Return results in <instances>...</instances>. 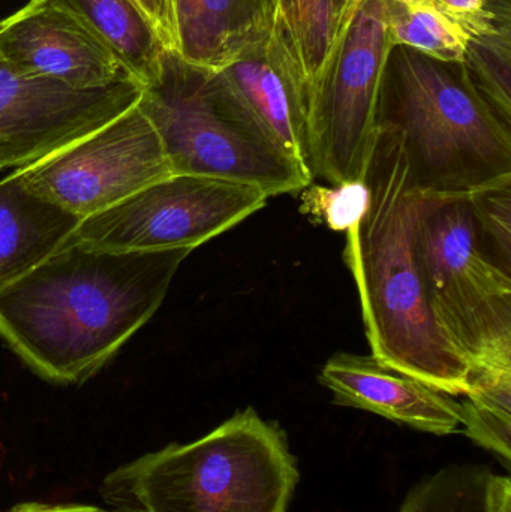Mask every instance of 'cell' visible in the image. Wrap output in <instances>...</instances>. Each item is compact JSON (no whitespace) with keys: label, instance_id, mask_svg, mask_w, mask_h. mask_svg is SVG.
I'll use <instances>...</instances> for the list:
<instances>
[{"label":"cell","instance_id":"30bf717a","mask_svg":"<svg viewBox=\"0 0 511 512\" xmlns=\"http://www.w3.org/2000/svg\"><path fill=\"white\" fill-rule=\"evenodd\" d=\"M141 90L129 77L74 89L0 60V164L21 170L65 149L137 105Z\"/></svg>","mask_w":511,"mask_h":512},{"label":"cell","instance_id":"277c9868","mask_svg":"<svg viewBox=\"0 0 511 512\" xmlns=\"http://www.w3.org/2000/svg\"><path fill=\"white\" fill-rule=\"evenodd\" d=\"M378 128L398 138L411 188L420 194H468L511 176V126L480 95L464 65L393 47Z\"/></svg>","mask_w":511,"mask_h":512},{"label":"cell","instance_id":"ac0fdd59","mask_svg":"<svg viewBox=\"0 0 511 512\" xmlns=\"http://www.w3.org/2000/svg\"><path fill=\"white\" fill-rule=\"evenodd\" d=\"M393 47H405L438 62L462 65L467 35L434 0H383Z\"/></svg>","mask_w":511,"mask_h":512},{"label":"cell","instance_id":"603a6c76","mask_svg":"<svg viewBox=\"0 0 511 512\" xmlns=\"http://www.w3.org/2000/svg\"><path fill=\"white\" fill-rule=\"evenodd\" d=\"M461 426L468 438L503 457L509 465L511 414L488 408L465 397L464 402H461Z\"/></svg>","mask_w":511,"mask_h":512},{"label":"cell","instance_id":"7a4b0ae2","mask_svg":"<svg viewBox=\"0 0 511 512\" xmlns=\"http://www.w3.org/2000/svg\"><path fill=\"white\" fill-rule=\"evenodd\" d=\"M365 182L369 207L347 231L353 274L372 357L450 394L465 396L471 367L438 324L416 248L417 191L398 138L378 128Z\"/></svg>","mask_w":511,"mask_h":512},{"label":"cell","instance_id":"f1b7e54d","mask_svg":"<svg viewBox=\"0 0 511 512\" xmlns=\"http://www.w3.org/2000/svg\"><path fill=\"white\" fill-rule=\"evenodd\" d=\"M6 23H8V18H3V20H0V30L6 26Z\"/></svg>","mask_w":511,"mask_h":512},{"label":"cell","instance_id":"9c48e42d","mask_svg":"<svg viewBox=\"0 0 511 512\" xmlns=\"http://www.w3.org/2000/svg\"><path fill=\"white\" fill-rule=\"evenodd\" d=\"M20 173L32 194L83 221L171 176L173 170L152 123L134 105Z\"/></svg>","mask_w":511,"mask_h":512},{"label":"cell","instance_id":"44dd1931","mask_svg":"<svg viewBox=\"0 0 511 512\" xmlns=\"http://www.w3.org/2000/svg\"><path fill=\"white\" fill-rule=\"evenodd\" d=\"M468 203L480 248L511 274V176L468 192Z\"/></svg>","mask_w":511,"mask_h":512},{"label":"cell","instance_id":"4316f807","mask_svg":"<svg viewBox=\"0 0 511 512\" xmlns=\"http://www.w3.org/2000/svg\"><path fill=\"white\" fill-rule=\"evenodd\" d=\"M362 2L363 0H332V24L335 41L341 35L342 30L350 23L351 18L356 14L357 8H359Z\"/></svg>","mask_w":511,"mask_h":512},{"label":"cell","instance_id":"7c38bea8","mask_svg":"<svg viewBox=\"0 0 511 512\" xmlns=\"http://www.w3.org/2000/svg\"><path fill=\"white\" fill-rule=\"evenodd\" d=\"M213 74L260 131L311 173L305 93L275 33Z\"/></svg>","mask_w":511,"mask_h":512},{"label":"cell","instance_id":"5bb4252c","mask_svg":"<svg viewBox=\"0 0 511 512\" xmlns=\"http://www.w3.org/2000/svg\"><path fill=\"white\" fill-rule=\"evenodd\" d=\"M279 0H171L176 50L216 71L272 35Z\"/></svg>","mask_w":511,"mask_h":512},{"label":"cell","instance_id":"2e32d148","mask_svg":"<svg viewBox=\"0 0 511 512\" xmlns=\"http://www.w3.org/2000/svg\"><path fill=\"white\" fill-rule=\"evenodd\" d=\"M77 18L141 84L152 83L167 48L134 0H50Z\"/></svg>","mask_w":511,"mask_h":512},{"label":"cell","instance_id":"d6986e66","mask_svg":"<svg viewBox=\"0 0 511 512\" xmlns=\"http://www.w3.org/2000/svg\"><path fill=\"white\" fill-rule=\"evenodd\" d=\"M462 65L492 110L511 126V6L488 32L468 38Z\"/></svg>","mask_w":511,"mask_h":512},{"label":"cell","instance_id":"ba28073f","mask_svg":"<svg viewBox=\"0 0 511 512\" xmlns=\"http://www.w3.org/2000/svg\"><path fill=\"white\" fill-rule=\"evenodd\" d=\"M267 200L255 186L171 174L83 219L72 239L104 251H194L263 209Z\"/></svg>","mask_w":511,"mask_h":512},{"label":"cell","instance_id":"9a60e30c","mask_svg":"<svg viewBox=\"0 0 511 512\" xmlns=\"http://www.w3.org/2000/svg\"><path fill=\"white\" fill-rule=\"evenodd\" d=\"M80 222L32 194L20 170L0 180V291L65 246Z\"/></svg>","mask_w":511,"mask_h":512},{"label":"cell","instance_id":"5b68a950","mask_svg":"<svg viewBox=\"0 0 511 512\" xmlns=\"http://www.w3.org/2000/svg\"><path fill=\"white\" fill-rule=\"evenodd\" d=\"M137 105L161 138L173 174L243 183L269 198L297 194L314 180L246 116L213 71L174 51H165Z\"/></svg>","mask_w":511,"mask_h":512},{"label":"cell","instance_id":"d4e9b609","mask_svg":"<svg viewBox=\"0 0 511 512\" xmlns=\"http://www.w3.org/2000/svg\"><path fill=\"white\" fill-rule=\"evenodd\" d=\"M167 50H176V24L171 0H134Z\"/></svg>","mask_w":511,"mask_h":512},{"label":"cell","instance_id":"52a82bcc","mask_svg":"<svg viewBox=\"0 0 511 512\" xmlns=\"http://www.w3.org/2000/svg\"><path fill=\"white\" fill-rule=\"evenodd\" d=\"M392 50L386 5L363 0L306 99L312 177L330 185L365 179Z\"/></svg>","mask_w":511,"mask_h":512},{"label":"cell","instance_id":"83f0119b","mask_svg":"<svg viewBox=\"0 0 511 512\" xmlns=\"http://www.w3.org/2000/svg\"><path fill=\"white\" fill-rule=\"evenodd\" d=\"M491 512H511V481L494 475L491 483Z\"/></svg>","mask_w":511,"mask_h":512},{"label":"cell","instance_id":"6da1fadb","mask_svg":"<svg viewBox=\"0 0 511 512\" xmlns=\"http://www.w3.org/2000/svg\"><path fill=\"white\" fill-rule=\"evenodd\" d=\"M191 252L104 251L71 239L0 291V337L45 381L83 384L158 312Z\"/></svg>","mask_w":511,"mask_h":512},{"label":"cell","instance_id":"e0dca14e","mask_svg":"<svg viewBox=\"0 0 511 512\" xmlns=\"http://www.w3.org/2000/svg\"><path fill=\"white\" fill-rule=\"evenodd\" d=\"M273 33L296 71L306 102L335 42L332 0H279Z\"/></svg>","mask_w":511,"mask_h":512},{"label":"cell","instance_id":"ffe728a7","mask_svg":"<svg viewBox=\"0 0 511 512\" xmlns=\"http://www.w3.org/2000/svg\"><path fill=\"white\" fill-rule=\"evenodd\" d=\"M492 477L483 466H447L417 484L399 512H491Z\"/></svg>","mask_w":511,"mask_h":512},{"label":"cell","instance_id":"cb8c5ba5","mask_svg":"<svg viewBox=\"0 0 511 512\" xmlns=\"http://www.w3.org/2000/svg\"><path fill=\"white\" fill-rule=\"evenodd\" d=\"M438 8L467 35V38L488 32L498 15L510 8L511 0H434Z\"/></svg>","mask_w":511,"mask_h":512},{"label":"cell","instance_id":"3957f363","mask_svg":"<svg viewBox=\"0 0 511 512\" xmlns=\"http://www.w3.org/2000/svg\"><path fill=\"white\" fill-rule=\"evenodd\" d=\"M297 480L284 432L248 408L197 441L119 466L101 496L123 512H287Z\"/></svg>","mask_w":511,"mask_h":512},{"label":"cell","instance_id":"7402d4cb","mask_svg":"<svg viewBox=\"0 0 511 512\" xmlns=\"http://www.w3.org/2000/svg\"><path fill=\"white\" fill-rule=\"evenodd\" d=\"M302 192L300 212L335 233H347L369 207V188L365 179L338 185H311Z\"/></svg>","mask_w":511,"mask_h":512},{"label":"cell","instance_id":"f546056e","mask_svg":"<svg viewBox=\"0 0 511 512\" xmlns=\"http://www.w3.org/2000/svg\"><path fill=\"white\" fill-rule=\"evenodd\" d=\"M3 170H6V168H5V167H3V165H2V164H0V171H3Z\"/></svg>","mask_w":511,"mask_h":512},{"label":"cell","instance_id":"8992f818","mask_svg":"<svg viewBox=\"0 0 511 512\" xmlns=\"http://www.w3.org/2000/svg\"><path fill=\"white\" fill-rule=\"evenodd\" d=\"M416 248L429 306L471 373L511 370V274L480 248L468 194H420Z\"/></svg>","mask_w":511,"mask_h":512},{"label":"cell","instance_id":"8fae6325","mask_svg":"<svg viewBox=\"0 0 511 512\" xmlns=\"http://www.w3.org/2000/svg\"><path fill=\"white\" fill-rule=\"evenodd\" d=\"M0 60L20 74L74 89H95L129 77L92 32L50 0H30L8 17L0 30Z\"/></svg>","mask_w":511,"mask_h":512},{"label":"cell","instance_id":"4fadbf2b","mask_svg":"<svg viewBox=\"0 0 511 512\" xmlns=\"http://www.w3.org/2000/svg\"><path fill=\"white\" fill-rule=\"evenodd\" d=\"M335 403L374 412L434 435H452L461 427V403L407 373L381 364L372 355L339 352L320 373Z\"/></svg>","mask_w":511,"mask_h":512},{"label":"cell","instance_id":"484cf974","mask_svg":"<svg viewBox=\"0 0 511 512\" xmlns=\"http://www.w3.org/2000/svg\"><path fill=\"white\" fill-rule=\"evenodd\" d=\"M6 512H123L120 510H105L93 505L80 504H41V502H24V504L15 505Z\"/></svg>","mask_w":511,"mask_h":512}]
</instances>
